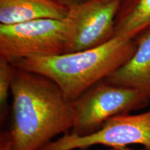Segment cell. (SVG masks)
<instances>
[{
    "mask_svg": "<svg viewBox=\"0 0 150 150\" xmlns=\"http://www.w3.org/2000/svg\"><path fill=\"white\" fill-rule=\"evenodd\" d=\"M11 92L13 150H40L57 135L71 131L72 102L50 78L18 68Z\"/></svg>",
    "mask_w": 150,
    "mask_h": 150,
    "instance_id": "6da1fadb",
    "label": "cell"
},
{
    "mask_svg": "<svg viewBox=\"0 0 150 150\" xmlns=\"http://www.w3.org/2000/svg\"><path fill=\"white\" fill-rule=\"evenodd\" d=\"M137 47L136 40L115 36L89 50L50 56H33L12 63L18 68L40 74L59 86L73 102L92 86L127 63Z\"/></svg>",
    "mask_w": 150,
    "mask_h": 150,
    "instance_id": "7a4b0ae2",
    "label": "cell"
},
{
    "mask_svg": "<svg viewBox=\"0 0 150 150\" xmlns=\"http://www.w3.org/2000/svg\"><path fill=\"white\" fill-rule=\"evenodd\" d=\"M72 102L74 123L69 133L84 136L96 132L115 116L146 108L150 100L139 91L104 79Z\"/></svg>",
    "mask_w": 150,
    "mask_h": 150,
    "instance_id": "3957f363",
    "label": "cell"
},
{
    "mask_svg": "<svg viewBox=\"0 0 150 150\" xmlns=\"http://www.w3.org/2000/svg\"><path fill=\"white\" fill-rule=\"evenodd\" d=\"M66 31L65 19L0 24V58L14 63L33 56L65 54Z\"/></svg>",
    "mask_w": 150,
    "mask_h": 150,
    "instance_id": "277c9868",
    "label": "cell"
},
{
    "mask_svg": "<svg viewBox=\"0 0 150 150\" xmlns=\"http://www.w3.org/2000/svg\"><path fill=\"white\" fill-rule=\"evenodd\" d=\"M122 0H86L69 8L66 53L96 47L115 37V18Z\"/></svg>",
    "mask_w": 150,
    "mask_h": 150,
    "instance_id": "5b68a950",
    "label": "cell"
},
{
    "mask_svg": "<svg viewBox=\"0 0 150 150\" xmlns=\"http://www.w3.org/2000/svg\"><path fill=\"white\" fill-rule=\"evenodd\" d=\"M134 144L150 147V110L137 115L127 113L115 116L98 131L88 136L67 133L40 150H86L95 145L115 148Z\"/></svg>",
    "mask_w": 150,
    "mask_h": 150,
    "instance_id": "8992f818",
    "label": "cell"
},
{
    "mask_svg": "<svg viewBox=\"0 0 150 150\" xmlns=\"http://www.w3.org/2000/svg\"><path fill=\"white\" fill-rule=\"evenodd\" d=\"M136 40L134 55L104 80L112 85L139 91L150 100V29Z\"/></svg>",
    "mask_w": 150,
    "mask_h": 150,
    "instance_id": "52a82bcc",
    "label": "cell"
},
{
    "mask_svg": "<svg viewBox=\"0 0 150 150\" xmlns=\"http://www.w3.org/2000/svg\"><path fill=\"white\" fill-rule=\"evenodd\" d=\"M69 8L54 0H0V24L52 19L63 20Z\"/></svg>",
    "mask_w": 150,
    "mask_h": 150,
    "instance_id": "ba28073f",
    "label": "cell"
},
{
    "mask_svg": "<svg viewBox=\"0 0 150 150\" xmlns=\"http://www.w3.org/2000/svg\"><path fill=\"white\" fill-rule=\"evenodd\" d=\"M150 29V0H124L115 18V36L136 40Z\"/></svg>",
    "mask_w": 150,
    "mask_h": 150,
    "instance_id": "9c48e42d",
    "label": "cell"
},
{
    "mask_svg": "<svg viewBox=\"0 0 150 150\" xmlns=\"http://www.w3.org/2000/svg\"><path fill=\"white\" fill-rule=\"evenodd\" d=\"M17 67L12 63L0 58V121L4 122L8 114L9 91L16 75Z\"/></svg>",
    "mask_w": 150,
    "mask_h": 150,
    "instance_id": "30bf717a",
    "label": "cell"
},
{
    "mask_svg": "<svg viewBox=\"0 0 150 150\" xmlns=\"http://www.w3.org/2000/svg\"><path fill=\"white\" fill-rule=\"evenodd\" d=\"M0 150H13L9 131H3L0 134Z\"/></svg>",
    "mask_w": 150,
    "mask_h": 150,
    "instance_id": "8fae6325",
    "label": "cell"
},
{
    "mask_svg": "<svg viewBox=\"0 0 150 150\" xmlns=\"http://www.w3.org/2000/svg\"><path fill=\"white\" fill-rule=\"evenodd\" d=\"M54 1H56L60 4L65 6L67 8H70V7L75 6L85 1L86 0H54Z\"/></svg>",
    "mask_w": 150,
    "mask_h": 150,
    "instance_id": "7c38bea8",
    "label": "cell"
},
{
    "mask_svg": "<svg viewBox=\"0 0 150 150\" xmlns=\"http://www.w3.org/2000/svg\"><path fill=\"white\" fill-rule=\"evenodd\" d=\"M108 150H138V149H133L130 148L125 147H115V148H109ZM139 150H150V147H145V149H139Z\"/></svg>",
    "mask_w": 150,
    "mask_h": 150,
    "instance_id": "4fadbf2b",
    "label": "cell"
},
{
    "mask_svg": "<svg viewBox=\"0 0 150 150\" xmlns=\"http://www.w3.org/2000/svg\"><path fill=\"white\" fill-rule=\"evenodd\" d=\"M122 1H124V0H122Z\"/></svg>",
    "mask_w": 150,
    "mask_h": 150,
    "instance_id": "5bb4252c",
    "label": "cell"
}]
</instances>
